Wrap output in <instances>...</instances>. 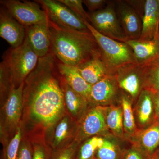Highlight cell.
<instances>
[{"mask_svg": "<svg viewBox=\"0 0 159 159\" xmlns=\"http://www.w3.org/2000/svg\"><path fill=\"white\" fill-rule=\"evenodd\" d=\"M58 62L51 52L40 57L25 80L23 104L32 123L44 129L50 128L61 118L65 105Z\"/></svg>", "mask_w": 159, "mask_h": 159, "instance_id": "1", "label": "cell"}, {"mask_svg": "<svg viewBox=\"0 0 159 159\" xmlns=\"http://www.w3.org/2000/svg\"><path fill=\"white\" fill-rule=\"evenodd\" d=\"M51 52L59 62L77 67L93 58L102 57L93 35L86 32L66 29L49 20Z\"/></svg>", "mask_w": 159, "mask_h": 159, "instance_id": "2", "label": "cell"}, {"mask_svg": "<svg viewBox=\"0 0 159 159\" xmlns=\"http://www.w3.org/2000/svg\"><path fill=\"white\" fill-rule=\"evenodd\" d=\"M84 22L97 41L102 59L109 74L115 75L119 68L129 64L137 63L134 51L127 43L104 36L98 32L88 21Z\"/></svg>", "mask_w": 159, "mask_h": 159, "instance_id": "3", "label": "cell"}, {"mask_svg": "<svg viewBox=\"0 0 159 159\" xmlns=\"http://www.w3.org/2000/svg\"><path fill=\"white\" fill-rule=\"evenodd\" d=\"M2 61L9 71L15 88L20 85L36 67L39 57L25 37L21 45L5 52Z\"/></svg>", "mask_w": 159, "mask_h": 159, "instance_id": "4", "label": "cell"}, {"mask_svg": "<svg viewBox=\"0 0 159 159\" xmlns=\"http://www.w3.org/2000/svg\"><path fill=\"white\" fill-rule=\"evenodd\" d=\"M88 13L89 22L100 34L122 42L128 40L118 17L114 1H108L104 8Z\"/></svg>", "mask_w": 159, "mask_h": 159, "instance_id": "5", "label": "cell"}, {"mask_svg": "<svg viewBox=\"0 0 159 159\" xmlns=\"http://www.w3.org/2000/svg\"><path fill=\"white\" fill-rule=\"evenodd\" d=\"M41 5L48 19L66 29L90 32L84 20L76 15L65 5L56 0L35 1Z\"/></svg>", "mask_w": 159, "mask_h": 159, "instance_id": "6", "label": "cell"}, {"mask_svg": "<svg viewBox=\"0 0 159 159\" xmlns=\"http://www.w3.org/2000/svg\"><path fill=\"white\" fill-rule=\"evenodd\" d=\"M2 6L11 16L24 27L42 23L48 20L46 11L41 9L37 2L18 0H1Z\"/></svg>", "mask_w": 159, "mask_h": 159, "instance_id": "7", "label": "cell"}, {"mask_svg": "<svg viewBox=\"0 0 159 159\" xmlns=\"http://www.w3.org/2000/svg\"><path fill=\"white\" fill-rule=\"evenodd\" d=\"M76 141L79 142L95 136L110 132L106 121L105 107L92 106L79 120Z\"/></svg>", "mask_w": 159, "mask_h": 159, "instance_id": "8", "label": "cell"}, {"mask_svg": "<svg viewBox=\"0 0 159 159\" xmlns=\"http://www.w3.org/2000/svg\"><path fill=\"white\" fill-rule=\"evenodd\" d=\"M145 65L129 64L119 68L116 75L119 87L128 94L134 102L144 89Z\"/></svg>", "mask_w": 159, "mask_h": 159, "instance_id": "9", "label": "cell"}, {"mask_svg": "<svg viewBox=\"0 0 159 159\" xmlns=\"http://www.w3.org/2000/svg\"><path fill=\"white\" fill-rule=\"evenodd\" d=\"M122 92L116 74H109L92 85L89 103L102 107L120 104Z\"/></svg>", "mask_w": 159, "mask_h": 159, "instance_id": "10", "label": "cell"}, {"mask_svg": "<svg viewBox=\"0 0 159 159\" xmlns=\"http://www.w3.org/2000/svg\"><path fill=\"white\" fill-rule=\"evenodd\" d=\"M114 3L118 17L128 40L139 39L142 33V21L137 9L129 0H117L114 1Z\"/></svg>", "mask_w": 159, "mask_h": 159, "instance_id": "11", "label": "cell"}, {"mask_svg": "<svg viewBox=\"0 0 159 159\" xmlns=\"http://www.w3.org/2000/svg\"><path fill=\"white\" fill-rule=\"evenodd\" d=\"M134 104V116L138 130L148 128L156 121L152 91L147 89L142 90Z\"/></svg>", "mask_w": 159, "mask_h": 159, "instance_id": "12", "label": "cell"}, {"mask_svg": "<svg viewBox=\"0 0 159 159\" xmlns=\"http://www.w3.org/2000/svg\"><path fill=\"white\" fill-rule=\"evenodd\" d=\"M0 36L16 48L21 45L26 37L25 28L1 6L0 9Z\"/></svg>", "mask_w": 159, "mask_h": 159, "instance_id": "13", "label": "cell"}, {"mask_svg": "<svg viewBox=\"0 0 159 159\" xmlns=\"http://www.w3.org/2000/svg\"><path fill=\"white\" fill-rule=\"evenodd\" d=\"M25 28L26 37L35 54L39 58L48 55L51 52V47L49 19Z\"/></svg>", "mask_w": 159, "mask_h": 159, "instance_id": "14", "label": "cell"}, {"mask_svg": "<svg viewBox=\"0 0 159 159\" xmlns=\"http://www.w3.org/2000/svg\"><path fill=\"white\" fill-rule=\"evenodd\" d=\"M141 41H149L159 37V0H145L142 17Z\"/></svg>", "mask_w": 159, "mask_h": 159, "instance_id": "15", "label": "cell"}, {"mask_svg": "<svg viewBox=\"0 0 159 159\" xmlns=\"http://www.w3.org/2000/svg\"><path fill=\"white\" fill-rule=\"evenodd\" d=\"M149 157L159 148V121L156 120L148 128L138 130L129 140Z\"/></svg>", "mask_w": 159, "mask_h": 159, "instance_id": "16", "label": "cell"}, {"mask_svg": "<svg viewBox=\"0 0 159 159\" xmlns=\"http://www.w3.org/2000/svg\"><path fill=\"white\" fill-rule=\"evenodd\" d=\"M58 70L66 82L75 92L87 99L89 102L92 85L84 80L77 67L58 62Z\"/></svg>", "mask_w": 159, "mask_h": 159, "instance_id": "17", "label": "cell"}, {"mask_svg": "<svg viewBox=\"0 0 159 159\" xmlns=\"http://www.w3.org/2000/svg\"><path fill=\"white\" fill-rule=\"evenodd\" d=\"M137 63L145 65L159 58V37L149 41L128 40Z\"/></svg>", "mask_w": 159, "mask_h": 159, "instance_id": "18", "label": "cell"}, {"mask_svg": "<svg viewBox=\"0 0 159 159\" xmlns=\"http://www.w3.org/2000/svg\"><path fill=\"white\" fill-rule=\"evenodd\" d=\"M24 84L25 81L18 87L13 88L6 101L5 112L6 120L8 124L11 126L17 125L22 113Z\"/></svg>", "mask_w": 159, "mask_h": 159, "instance_id": "19", "label": "cell"}, {"mask_svg": "<svg viewBox=\"0 0 159 159\" xmlns=\"http://www.w3.org/2000/svg\"><path fill=\"white\" fill-rule=\"evenodd\" d=\"M62 83L66 107L72 116L80 119L89 103L87 99L71 88L62 77Z\"/></svg>", "mask_w": 159, "mask_h": 159, "instance_id": "20", "label": "cell"}, {"mask_svg": "<svg viewBox=\"0 0 159 159\" xmlns=\"http://www.w3.org/2000/svg\"><path fill=\"white\" fill-rule=\"evenodd\" d=\"M77 67L83 77L91 85L110 74L101 57L93 58Z\"/></svg>", "mask_w": 159, "mask_h": 159, "instance_id": "21", "label": "cell"}, {"mask_svg": "<svg viewBox=\"0 0 159 159\" xmlns=\"http://www.w3.org/2000/svg\"><path fill=\"white\" fill-rule=\"evenodd\" d=\"M106 121L110 132L119 139L126 140L123 127V112L121 104L105 107Z\"/></svg>", "mask_w": 159, "mask_h": 159, "instance_id": "22", "label": "cell"}, {"mask_svg": "<svg viewBox=\"0 0 159 159\" xmlns=\"http://www.w3.org/2000/svg\"><path fill=\"white\" fill-rule=\"evenodd\" d=\"M104 142L98 149L96 159H123L125 149L121 148L119 139L111 133L102 135Z\"/></svg>", "mask_w": 159, "mask_h": 159, "instance_id": "23", "label": "cell"}, {"mask_svg": "<svg viewBox=\"0 0 159 159\" xmlns=\"http://www.w3.org/2000/svg\"><path fill=\"white\" fill-rule=\"evenodd\" d=\"M123 112V127L126 141L134 135L137 129L133 111V101L130 96L122 91L120 100Z\"/></svg>", "mask_w": 159, "mask_h": 159, "instance_id": "24", "label": "cell"}, {"mask_svg": "<svg viewBox=\"0 0 159 159\" xmlns=\"http://www.w3.org/2000/svg\"><path fill=\"white\" fill-rule=\"evenodd\" d=\"M145 65L144 89L159 92V58Z\"/></svg>", "mask_w": 159, "mask_h": 159, "instance_id": "25", "label": "cell"}, {"mask_svg": "<svg viewBox=\"0 0 159 159\" xmlns=\"http://www.w3.org/2000/svg\"><path fill=\"white\" fill-rule=\"evenodd\" d=\"M103 142L102 136H95L87 139L80 146L76 159H96L97 150Z\"/></svg>", "mask_w": 159, "mask_h": 159, "instance_id": "26", "label": "cell"}, {"mask_svg": "<svg viewBox=\"0 0 159 159\" xmlns=\"http://www.w3.org/2000/svg\"><path fill=\"white\" fill-rule=\"evenodd\" d=\"M70 119L68 116L64 117L57 123L53 137V145L54 148L59 147L63 142L69 137L71 132Z\"/></svg>", "mask_w": 159, "mask_h": 159, "instance_id": "27", "label": "cell"}, {"mask_svg": "<svg viewBox=\"0 0 159 159\" xmlns=\"http://www.w3.org/2000/svg\"><path fill=\"white\" fill-rule=\"evenodd\" d=\"M0 77L1 95L6 96L7 99L12 89L15 87L11 75L3 61L0 63Z\"/></svg>", "mask_w": 159, "mask_h": 159, "instance_id": "28", "label": "cell"}, {"mask_svg": "<svg viewBox=\"0 0 159 159\" xmlns=\"http://www.w3.org/2000/svg\"><path fill=\"white\" fill-rule=\"evenodd\" d=\"M58 1L66 6L84 21L89 22L88 13L84 9L82 0H58Z\"/></svg>", "mask_w": 159, "mask_h": 159, "instance_id": "29", "label": "cell"}, {"mask_svg": "<svg viewBox=\"0 0 159 159\" xmlns=\"http://www.w3.org/2000/svg\"><path fill=\"white\" fill-rule=\"evenodd\" d=\"M21 130L18 127L14 137L6 149L5 159H16L21 139Z\"/></svg>", "mask_w": 159, "mask_h": 159, "instance_id": "30", "label": "cell"}, {"mask_svg": "<svg viewBox=\"0 0 159 159\" xmlns=\"http://www.w3.org/2000/svg\"><path fill=\"white\" fill-rule=\"evenodd\" d=\"M78 143L75 140L71 145L52 155L51 159H76Z\"/></svg>", "mask_w": 159, "mask_h": 159, "instance_id": "31", "label": "cell"}, {"mask_svg": "<svg viewBox=\"0 0 159 159\" xmlns=\"http://www.w3.org/2000/svg\"><path fill=\"white\" fill-rule=\"evenodd\" d=\"M148 157L136 145L131 144L130 148L125 149L123 159H148Z\"/></svg>", "mask_w": 159, "mask_h": 159, "instance_id": "32", "label": "cell"}, {"mask_svg": "<svg viewBox=\"0 0 159 159\" xmlns=\"http://www.w3.org/2000/svg\"><path fill=\"white\" fill-rule=\"evenodd\" d=\"M32 159H51L52 155L44 146L35 145L33 148Z\"/></svg>", "mask_w": 159, "mask_h": 159, "instance_id": "33", "label": "cell"}, {"mask_svg": "<svg viewBox=\"0 0 159 159\" xmlns=\"http://www.w3.org/2000/svg\"><path fill=\"white\" fill-rule=\"evenodd\" d=\"M83 3L88 9L89 12H94L104 8L108 1L106 0H83Z\"/></svg>", "mask_w": 159, "mask_h": 159, "instance_id": "34", "label": "cell"}, {"mask_svg": "<svg viewBox=\"0 0 159 159\" xmlns=\"http://www.w3.org/2000/svg\"><path fill=\"white\" fill-rule=\"evenodd\" d=\"M33 152L30 145L22 143L20 145L16 159H32Z\"/></svg>", "mask_w": 159, "mask_h": 159, "instance_id": "35", "label": "cell"}, {"mask_svg": "<svg viewBox=\"0 0 159 159\" xmlns=\"http://www.w3.org/2000/svg\"><path fill=\"white\" fill-rule=\"evenodd\" d=\"M154 102L156 117L157 120L159 121V92L154 93Z\"/></svg>", "mask_w": 159, "mask_h": 159, "instance_id": "36", "label": "cell"}, {"mask_svg": "<svg viewBox=\"0 0 159 159\" xmlns=\"http://www.w3.org/2000/svg\"><path fill=\"white\" fill-rule=\"evenodd\" d=\"M148 159H159V148L148 157Z\"/></svg>", "mask_w": 159, "mask_h": 159, "instance_id": "37", "label": "cell"}]
</instances>
